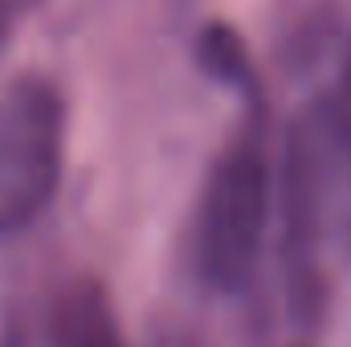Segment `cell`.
<instances>
[{
    "label": "cell",
    "instance_id": "5b68a950",
    "mask_svg": "<svg viewBox=\"0 0 351 347\" xmlns=\"http://www.w3.org/2000/svg\"><path fill=\"white\" fill-rule=\"evenodd\" d=\"M335 123H339V139L351 156V53L343 62V74H339V102H335Z\"/></svg>",
    "mask_w": 351,
    "mask_h": 347
},
{
    "label": "cell",
    "instance_id": "7a4b0ae2",
    "mask_svg": "<svg viewBox=\"0 0 351 347\" xmlns=\"http://www.w3.org/2000/svg\"><path fill=\"white\" fill-rule=\"evenodd\" d=\"M269 213V180L258 152L241 147L217 164L200 200L196 258L213 286L241 290L258 265Z\"/></svg>",
    "mask_w": 351,
    "mask_h": 347
},
{
    "label": "cell",
    "instance_id": "277c9868",
    "mask_svg": "<svg viewBox=\"0 0 351 347\" xmlns=\"http://www.w3.org/2000/svg\"><path fill=\"white\" fill-rule=\"evenodd\" d=\"M200 53L221 78H241L245 74V53H241V45L229 29H208L204 41H200Z\"/></svg>",
    "mask_w": 351,
    "mask_h": 347
},
{
    "label": "cell",
    "instance_id": "6da1fadb",
    "mask_svg": "<svg viewBox=\"0 0 351 347\" xmlns=\"http://www.w3.org/2000/svg\"><path fill=\"white\" fill-rule=\"evenodd\" d=\"M62 176V102L45 82L0 94V233L29 225Z\"/></svg>",
    "mask_w": 351,
    "mask_h": 347
},
{
    "label": "cell",
    "instance_id": "3957f363",
    "mask_svg": "<svg viewBox=\"0 0 351 347\" xmlns=\"http://www.w3.org/2000/svg\"><path fill=\"white\" fill-rule=\"evenodd\" d=\"M53 347H127L102 286L78 282L74 290L62 294L53 315Z\"/></svg>",
    "mask_w": 351,
    "mask_h": 347
},
{
    "label": "cell",
    "instance_id": "8992f818",
    "mask_svg": "<svg viewBox=\"0 0 351 347\" xmlns=\"http://www.w3.org/2000/svg\"><path fill=\"white\" fill-rule=\"evenodd\" d=\"M4 29H8V0H0V41H4Z\"/></svg>",
    "mask_w": 351,
    "mask_h": 347
}]
</instances>
